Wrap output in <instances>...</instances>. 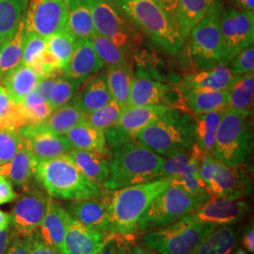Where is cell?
Wrapping results in <instances>:
<instances>
[{
	"mask_svg": "<svg viewBox=\"0 0 254 254\" xmlns=\"http://www.w3.org/2000/svg\"><path fill=\"white\" fill-rule=\"evenodd\" d=\"M35 178L54 200H108V190L87 177L66 154L37 162Z\"/></svg>",
	"mask_w": 254,
	"mask_h": 254,
	"instance_id": "1",
	"label": "cell"
},
{
	"mask_svg": "<svg viewBox=\"0 0 254 254\" xmlns=\"http://www.w3.org/2000/svg\"><path fill=\"white\" fill-rule=\"evenodd\" d=\"M109 176L103 186L108 190L161 178L164 156L155 154L135 137L110 150Z\"/></svg>",
	"mask_w": 254,
	"mask_h": 254,
	"instance_id": "2",
	"label": "cell"
},
{
	"mask_svg": "<svg viewBox=\"0 0 254 254\" xmlns=\"http://www.w3.org/2000/svg\"><path fill=\"white\" fill-rule=\"evenodd\" d=\"M153 44L168 54H178L185 44L176 21L156 0H114Z\"/></svg>",
	"mask_w": 254,
	"mask_h": 254,
	"instance_id": "3",
	"label": "cell"
},
{
	"mask_svg": "<svg viewBox=\"0 0 254 254\" xmlns=\"http://www.w3.org/2000/svg\"><path fill=\"white\" fill-rule=\"evenodd\" d=\"M171 183L170 178H160L112 190L109 201L113 235L121 239H129L138 234L139 218L151 201Z\"/></svg>",
	"mask_w": 254,
	"mask_h": 254,
	"instance_id": "4",
	"label": "cell"
},
{
	"mask_svg": "<svg viewBox=\"0 0 254 254\" xmlns=\"http://www.w3.org/2000/svg\"><path fill=\"white\" fill-rule=\"evenodd\" d=\"M141 144L161 156L190 152L194 141L193 115L169 108L163 114L134 135Z\"/></svg>",
	"mask_w": 254,
	"mask_h": 254,
	"instance_id": "5",
	"label": "cell"
},
{
	"mask_svg": "<svg viewBox=\"0 0 254 254\" xmlns=\"http://www.w3.org/2000/svg\"><path fill=\"white\" fill-rule=\"evenodd\" d=\"M254 150L252 111L226 109L219 122L212 154L232 168L244 167Z\"/></svg>",
	"mask_w": 254,
	"mask_h": 254,
	"instance_id": "6",
	"label": "cell"
},
{
	"mask_svg": "<svg viewBox=\"0 0 254 254\" xmlns=\"http://www.w3.org/2000/svg\"><path fill=\"white\" fill-rule=\"evenodd\" d=\"M216 227L187 215L165 227L144 233L139 245L157 254H195L200 242Z\"/></svg>",
	"mask_w": 254,
	"mask_h": 254,
	"instance_id": "7",
	"label": "cell"
},
{
	"mask_svg": "<svg viewBox=\"0 0 254 254\" xmlns=\"http://www.w3.org/2000/svg\"><path fill=\"white\" fill-rule=\"evenodd\" d=\"M95 32L106 37L131 58L142 45L144 34L127 17L114 0H88Z\"/></svg>",
	"mask_w": 254,
	"mask_h": 254,
	"instance_id": "8",
	"label": "cell"
},
{
	"mask_svg": "<svg viewBox=\"0 0 254 254\" xmlns=\"http://www.w3.org/2000/svg\"><path fill=\"white\" fill-rule=\"evenodd\" d=\"M207 200L191 195L181 186L171 185L151 201L137 222L138 233L165 227L194 212Z\"/></svg>",
	"mask_w": 254,
	"mask_h": 254,
	"instance_id": "9",
	"label": "cell"
},
{
	"mask_svg": "<svg viewBox=\"0 0 254 254\" xmlns=\"http://www.w3.org/2000/svg\"><path fill=\"white\" fill-rule=\"evenodd\" d=\"M200 176L212 199L241 200L253 189L252 178L244 167H229L204 152L200 156Z\"/></svg>",
	"mask_w": 254,
	"mask_h": 254,
	"instance_id": "10",
	"label": "cell"
},
{
	"mask_svg": "<svg viewBox=\"0 0 254 254\" xmlns=\"http://www.w3.org/2000/svg\"><path fill=\"white\" fill-rule=\"evenodd\" d=\"M221 7L218 2L206 16L192 29L190 40L192 61L199 70L222 64V43L219 29Z\"/></svg>",
	"mask_w": 254,
	"mask_h": 254,
	"instance_id": "11",
	"label": "cell"
},
{
	"mask_svg": "<svg viewBox=\"0 0 254 254\" xmlns=\"http://www.w3.org/2000/svg\"><path fill=\"white\" fill-rule=\"evenodd\" d=\"M219 29L222 64L228 65L239 52L254 46V12L228 8L220 13Z\"/></svg>",
	"mask_w": 254,
	"mask_h": 254,
	"instance_id": "12",
	"label": "cell"
},
{
	"mask_svg": "<svg viewBox=\"0 0 254 254\" xmlns=\"http://www.w3.org/2000/svg\"><path fill=\"white\" fill-rule=\"evenodd\" d=\"M25 25L28 34L48 39L67 28V5L63 0H29Z\"/></svg>",
	"mask_w": 254,
	"mask_h": 254,
	"instance_id": "13",
	"label": "cell"
},
{
	"mask_svg": "<svg viewBox=\"0 0 254 254\" xmlns=\"http://www.w3.org/2000/svg\"><path fill=\"white\" fill-rule=\"evenodd\" d=\"M17 132L23 146L35 157L37 162L63 156L73 149L66 136L43 126H28Z\"/></svg>",
	"mask_w": 254,
	"mask_h": 254,
	"instance_id": "14",
	"label": "cell"
},
{
	"mask_svg": "<svg viewBox=\"0 0 254 254\" xmlns=\"http://www.w3.org/2000/svg\"><path fill=\"white\" fill-rule=\"evenodd\" d=\"M48 198V195L39 190L27 191L16 198L15 204L9 213L10 226L16 235L30 236L36 232L46 215Z\"/></svg>",
	"mask_w": 254,
	"mask_h": 254,
	"instance_id": "15",
	"label": "cell"
},
{
	"mask_svg": "<svg viewBox=\"0 0 254 254\" xmlns=\"http://www.w3.org/2000/svg\"><path fill=\"white\" fill-rule=\"evenodd\" d=\"M249 204L243 200L211 199L188 216L197 221L219 225H234L250 213Z\"/></svg>",
	"mask_w": 254,
	"mask_h": 254,
	"instance_id": "16",
	"label": "cell"
},
{
	"mask_svg": "<svg viewBox=\"0 0 254 254\" xmlns=\"http://www.w3.org/2000/svg\"><path fill=\"white\" fill-rule=\"evenodd\" d=\"M68 214L86 227L108 237L113 235L109 201L102 199L71 200L66 207Z\"/></svg>",
	"mask_w": 254,
	"mask_h": 254,
	"instance_id": "17",
	"label": "cell"
},
{
	"mask_svg": "<svg viewBox=\"0 0 254 254\" xmlns=\"http://www.w3.org/2000/svg\"><path fill=\"white\" fill-rule=\"evenodd\" d=\"M108 238L70 216L64 238V254H98Z\"/></svg>",
	"mask_w": 254,
	"mask_h": 254,
	"instance_id": "18",
	"label": "cell"
},
{
	"mask_svg": "<svg viewBox=\"0 0 254 254\" xmlns=\"http://www.w3.org/2000/svg\"><path fill=\"white\" fill-rule=\"evenodd\" d=\"M105 64L96 54L90 39H76L73 54L64 69V74L84 81L98 73Z\"/></svg>",
	"mask_w": 254,
	"mask_h": 254,
	"instance_id": "19",
	"label": "cell"
},
{
	"mask_svg": "<svg viewBox=\"0 0 254 254\" xmlns=\"http://www.w3.org/2000/svg\"><path fill=\"white\" fill-rule=\"evenodd\" d=\"M70 215L54 199L48 198L46 215L40 225L39 235L61 254L64 253V238Z\"/></svg>",
	"mask_w": 254,
	"mask_h": 254,
	"instance_id": "20",
	"label": "cell"
},
{
	"mask_svg": "<svg viewBox=\"0 0 254 254\" xmlns=\"http://www.w3.org/2000/svg\"><path fill=\"white\" fill-rule=\"evenodd\" d=\"M179 89L183 94L186 109L193 115L227 109L228 91L181 87Z\"/></svg>",
	"mask_w": 254,
	"mask_h": 254,
	"instance_id": "21",
	"label": "cell"
},
{
	"mask_svg": "<svg viewBox=\"0 0 254 254\" xmlns=\"http://www.w3.org/2000/svg\"><path fill=\"white\" fill-rule=\"evenodd\" d=\"M228 65L218 64L208 69L187 74L182 79L181 88H197L213 91H228L236 79Z\"/></svg>",
	"mask_w": 254,
	"mask_h": 254,
	"instance_id": "22",
	"label": "cell"
},
{
	"mask_svg": "<svg viewBox=\"0 0 254 254\" xmlns=\"http://www.w3.org/2000/svg\"><path fill=\"white\" fill-rule=\"evenodd\" d=\"M64 136L67 137L73 149L102 154L109 159L111 156L105 131L92 127L85 120L71 128Z\"/></svg>",
	"mask_w": 254,
	"mask_h": 254,
	"instance_id": "23",
	"label": "cell"
},
{
	"mask_svg": "<svg viewBox=\"0 0 254 254\" xmlns=\"http://www.w3.org/2000/svg\"><path fill=\"white\" fill-rule=\"evenodd\" d=\"M218 0H178L175 21L182 38L186 42L196 27Z\"/></svg>",
	"mask_w": 254,
	"mask_h": 254,
	"instance_id": "24",
	"label": "cell"
},
{
	"mask_svg": "<svg viewBox=\"0 0 254 254\" xmlns=\"http://www.w3.org/2000/svg\"><path fill=\"white\" fill-rule=\"evenodd\" d=\"M171 87L167 83L156 81L149 77L135 76L130 90L128 107L162 105L164 97Z\"/></svg>",
	"mask_w": 254,
	"mask_h": 254,
	"instance_id": "25",
	"label": "cell"
},
{
	"mask_svg": "<svg viewBox=\"0 0 254 254\" xmlns=\"http://www.w3.org/2000/svg\"><path fill=\"white\" fill-rule=\"evenodd\" d=\"M169 107L164 105L127 107L124 109L116 128L129 136L134 135L159 118Z\"/></svg>",
	"mask_w": 254,
	"mask_h": 254,
	"instance_id": "26",
	"label": "cell"
},
{
	"mask_svg": "<svg viewBox=\"0 0 254 254\" xmlns=\"http://www.w3.org/2000/svg\"><path fill=\"white\" fill-rule=\"evenodd\" d=\"M112 101L107 74L102 73L88 82L73 99L74 104L87 115Z\"/></svg>",
	"mask_w": 254,
	"mask_h": 254,
	"instance_id": "27",
	"label": "cell"
},
{
	"mask_svg": "<svg viewBox=\"0 0 254 254\" xmlns=\"http://www.w3.org/2000/svg\"><path fill=\"white\" fill-rule=\"evenodd\" d=\"M36 165L35 157L27 148L22 146L9 162L0 166V174L5 176L12 185L26 188L35 177Z\"/></svg>",
	"mask_w": 254,
	"mask_h": 254,
	"instance_id": "28",
	"label": "cell"
},
{
	"mask_svg": "<svg viewBox=\"0 0 254 254\" xmlns=\"http://www.w3.org/2000/svg\"><path fill=\"white\" fill-rule=\"evenodd\" d=\"M91 180L104 186L109 176V159L102 154L73 149L66 154Z\"/></svg>",
	"mask_w": 254,
	"mask_h": 254,
	"instance_id": "29",
	"label": "cell"
},
{
	"mask_svg": "<svg viewBox=\"0 0 254 254\" xmlns=\"http://www.w3.org/2000/svg\"><path fill=\"white\" fill-rule=\"evenodd\" d=\"M26 41L27 28L24 18L19 24L14 35L0 48V82L22 64Z\"/></svg>",
	"mask_w": 254,
	"mask_h": 254,
	"instance_id": "30",
	"label": "cell"
},
{
	"mask_svg": "<svg viewBox=\"0 0 254 254\" xmlns=\"http://www.w3.org/2000/svg\"><path fill=\"white\" fill-rule=\"evenodd\" d=\"M67 28L75 39H91L96 33L88 0H70L67 5Z\"/></svg>",
	"mask_w": 254,
	"mask_h": 254,
	"instance_id": "31",
	"label": "cell"
},
{
	"mask_svg": "<svg viewBox=\"0 0 254 254\" xmlns=\"http://www.w3.org/2000/svg\"><path fill=\"white\" fill-rule=\"evenodd\" d=\"M225 110L193 115L195 145L204 153L212 154L219 122Z\"/></svg>",
	"mask_w": 254,
	"mask_h": 254,
	"instance_id": "32",
	"label": "cell"
},
{
	"mask_svg": "<svg viewBox=\"0 0 254 254\" xmlns=\"http://www.w3.org/2000/svg\"><path fill=\"white\" fill-rule=\"evenodd\" d=\"M202 151L197 146L193 145L191 151V158L185 171L177 177L172 179V182L181 186L185 190L196 197L209 200L212 199L205 185L200 176V156Z\"/></svg>",
	"mask_w": 254,
	"mask_h": 254,
	"instance_id": "33",
	"label": "cell"
},
{
	"mask_svg": "<svg viewBox=\"0 0 254 254\" xmlns=\"http://www.w3.org/2000/svg\"><path fill=\"white\" fill-rule=\"evenodd\" d=\"M106 74L112 100L127 109L132 82L135 78L132 63L109 66Z\"/></svg>",
	"mask_w": 254,
	"mask_h": 254,
	"instance_id": "34",
	"label": "cell"
},
{
	"mask_svg": "<svg viewBox=\"0 0 254 254\" xmlns=\"http://www.w3.org/2000/svg\"><path fill=\"white\" fill-rule=\"evenodd\" d=\"M40 77L29 66L20 65L1 81L11 100L20 103L23 98L34 91Z\"/></svg>",
	"mask_w": 254,
	"mask_h": 254,
	"instance_id": "35",
	"label": "cell"
},
{
	"mask_svg": "<svg viewBox=\"0 0 254 254\" xmlns=\"http://www.w3.org/2000/svg\"><path fill=\"white\" fill-rule=\"evenodd\" d=\"M237 240L233 225H219L200 242L195 254H231L236 249Z\"/></svg>",
	"mask_w": 254,
	"mask_h": 254,
	"instance_id": "36",
	"label": "cell"
},
{
	"mask_svg": "<svg viewBox=\"0 0 254 254\" xmlns=\"http://www.w3.org/2000/svg\"><path fill=\"white\" fill-rule=\"evenodd\" d=\"M29 0H0V43L3 45L14 35L25 18Z\"/></svg>",
	"mask_w": 254,
	"mask_h": 254,
	"instance_id": "37",
	"label": "cell"
},
{
	"mask_svg": "<svg viewBox=\"0 0 254 254\" xmlns=\"http://www.w3.org/2000/svg\"><path fill=\"white\" fill-rule=\"evenodd\" d=\"M227 109L236 111H252L254 97V73L236 75L228 90Z\"/></svg>",
	"mask_w": 254,
	"mask_h": 254,
	"instance_id": "38",
	"label": "cell"
},
{
	"mask_svg": "<svg viewBox=\"0 0 254 254\" xmlns=\"http://www.w3.org/2000/svg\"><path fill=\"white\" fill-rule=\"evenodd\" d=\"M86 119V114L74 102L68 103L54 109L46 122L41 126L60 135H65L71 128Z\"/></svg>",
	"mask_w": 254,
	"mask_h": 254,
	"instance_id": "39",
	"label": "cell"
},
{
	"mask_svg": "<svg viewBox=\"0 0 254 254\" xmlns=\"http://www.w3.org/2000/svg\"><path fill=\"white\" fill-rule=\"evenodd\" d=\"M27 126V118L21 104L11 100L0 83V129L18 131Z\"/></svg>",
	"mask_w": 254,
	"mask_h": 254,
	"instance_id": "40",
	"label": "cell"
},
{
	"mask_svg": "<svg viewBox=\"0 0 254 254\" xmlns=\"http://www.w3.org/2000/svg\"><path fill=\"white\" fill-rule=\"evenodd\" d=\"M90 40L96 54L108 67L131 63L132 58L108 38L95 33Z\"/></svg>",
	"mask_w": 254,
	"mask_h": 254,
	"instance_id": "41",
	"label": "cell"
},
{
	"mask_svg": "<svg viewBox=\"0 0 254 254\" xmlns=\"http://www.w3.org/2000/svg\"><path fill=\"white\" fill-rule=\"evenodd\" d=\"M20 104L26 115L28 126H41L53 111L49 103L35 91L26 95Z\"/></svg>",
	"mask_w": 254,
	"mask_h": 254,
	"instance_id": "42",
	"label": "cell"
},
{
	"mask_svg": "<svg viewBox=\"0 0 254 254\" xmlns=\"http://www.w3.org/2000/svg\"><path fill=\"white\" fill-rule=\"evenodd\" d=\"M75 40L76 39L70 33L68 28L46 39V49L58 60L61 68L64 71L73 54Z\"/></svg>",
	"mask_w": 254,
	"mask_h": 254,
	"instance_id": "43",
	"label": "cell"
},
{
	"mask_svg": "<svg viewBox=\"0 0 254 254\" xmlns=\"http://www.w3.org/2000/svg\"><path fill=\"white\" fill-rule=\"evenodd\" d=\"M82 83V80L74 79L65 74L59 76L56 79L49 99L47 101L52 109L54 110L63 107L73 100Z\"/></svg>",
	"mask_w": 254,
	"mask_h": 254,
	"instance_id": "44",
	"label": "cell"
},
{
	"mask_svg": "<svg viewBox=\"0 0 254 254\" xmlns=\"http://www.w3.org/2000/svg\"><path fill=\"white\" fill-rule=\"evenodd\" d=\"M124 109L123 106L116 101L112 100L101 109L87 114L85 121L97 129L106 131L118 124Z\"/></svg>",
	"mask_w": 254,
	"mask_h": 254,
	"instance_id": "45",
	"label": "cell"
},
{
	"mask_svg": "<svg viewBox=\"0 0 254 254\" xmlns=\"http://www.w3.org/2000/svg\"><path fill=\"white\" fill-rule=\"evenodd\" d=\"M22 146L23 142L17 131L0 129V166L9 162Z\"/></svg>",
	"mask_w": 254,
	"mask_h": 254,
	"instance_id": "46",
	"label": "cell"
},
{
	"mask_svg": "<svg viewBox=\"0 0 254 254\" xmlns=\"http://www.w3.org/2000/svg\"><path fill=\"white\" fill-rule=\"evenodd\" d=\"M191 151L176 153L164 157L161 166V178L173 179L179 176L190 160Z\"/></svg>",
	"mask_w": 254,
	"mask_h": 254,
	"instance_id": "47",
	"label": "cell"
},
{
	"mask_svg": "<svg viewBox=\"0 0 254 254\" xmlns=\"http://www.w3.org/2000/svg\"><path fill=\"white\" fill-rule=\"evenodd\" d=\"M234 75H244L254 73V46H251L242 50L228 64Z\"/></svg>",
	"mask_w": 254,
	"mask_h": 254,
	"instance_id": "48",
	"label": "cell"
},
{
	"mask_svg": "<svg viewBox=\"0 0 254 254\" xmlns=\"http://www.w3.org/2000/svg\"><path fill=\"white\" fill-rule=\"evenodd\" d=\"M46 39L28 34L27 32V41L21 65L30 66L33 63H35L39 59H41L42 55L46 51Z\"/></svg>",
	"mask_w": 254,
	"mask_h": 254,
	"instance_id": "49",
	"label": "cell"
},
{
	"mask_svg": "<svg viewBox=\"0 0 254 254\" xmlns=\"http://www.w3.org/2000/svg\"><path fill=\"white\" fill-rule=\"evenodd\" d=\"M28 254H61L54 248L46 243L39 233H33L30 237Z\"/></svg>",
	"mask_w": 254,
	"mask_h": 254,
	"instance_id": "50",
	"label": "cell"
},
{
	"mask_svg": "<svg viewBox=\"0 0 254 254\" xmlns=\"http://www.w3.org/2000/svg\"><path fill=\"white\" fill-rule=\"evenodd\" d=\"M30 236H23L16 235L10 242L5 254H28Z\"/></svg>",
	"mask_w": 254,
	"mask_h": 254,
	"instance_id": "51",
	"label": "cell"
},
{
	"mask_svg": "<svg viewBox=\"0 0 254 254\" xmlns=\"http://www.w3.org/2000/svg\"><path fill=\"white\" fill-rule=\"evenodd\" d=\"M17 195L12 184L5 176L0 174V205L7 204L16 200Z\"/></svg>",
	"mask_w": 254,
	"mask_h": 254,
	"instance_id": "52",
	"label": "cell"
},
{
	"mask_svg": "<svg viewBox=\"0 0 254 254\" xmlns=\"http://www.w3.org/2000/svg\"><path fill=\"white\" fill-rule=\"evenodd\" d=\"M58 77H59L58 75L52 74V75H47V76L40 78L36 84L34 91H36L38 94H40L45 100L48 101L50 93L52 91V88H53L56 79Z\"/></svg>",
	"mask_w": 254,
	"mask_h": 254,
	"instance_id": "53",
	"label": "cell"
},
{
	"mask_svg": "<svg viewBox=\"0 0 254 254\" xmlns=\"http://www.w3.org/2000/svg\"><path fill=\"white\" fill-rule=\"evenodd\" d=\"M16 236L15 231L10 226L9 229L0 232V254H5L10 242Z\"/></svg>",
	"mask_w": 254,
	"mask_h": 254,
	"instance_id": "54",
	"label": "cell"
},
{
	"mask_svg": "<svg viewBox=\"0 0 254 254\" xmlns=\"http://www.w3.org/2000/svg\"><path fill=\"white\" fill-rule=\"evenodd\" d=\"M242 244L246 251L250 254H254V223L249 225L244 232Z\"/></svg>",
	"mask_w": 254,
	"mask_h": 254,
	"instance_id": "55",
	"label": "cell"
},
{
	"mask_svg": "<svg viewBox=\"0 0 254 254\" xmlns=\"http://www.w3.org/2000/svg\"><path fill=\"white\" fill-rule=\"evenodd\" d=\"M119 238L116 236H110L103 246L100 253L98 254H117L118 251Z\"/></svg>",
	"mask_w": 254,
	"mask_h": 254,
	"instance_id": "56",
	"label": "cell"
},
{
	"mask_svg": "<svg viewBox=\"0 0 254 254\" xmlns=\"http://www.w3.org/2000/svg\"><path fill=\"white\" fill-rule=\"evenodd\" d=\"M234 8L248 12H254V0H229Z\"/></svg>",
	"mask_w": 254,
	"mask_h": 254,
	"instance_id": "57",
	"label": "cell"
},
{
	"mask_svg": "<svg viewBox=\"0 0 254 254\" xmlns=\"http://www.w3.org/2000/svg\"><path fill=\"white\" fill-rule=\"evenodd\" d=\"M169 14L171 17L175 20L176 9H177V2L178 0H156Z\"/></svg>",
	"mask_w": 254,
	"mask_h": 254,
	"instance_id": "58",
	"label": "cell"
},
{
	"mask_svg": "<svg viewBox=\"0 0 254 254\" xmlns=\"http://www.w3.org/2000/svg\"><path fill=\"white\" fill-rule=\"evenodd\" d=\"M11 218L9 213L0 210V232L5 231L10 227Z\"/></svg>",
	"mask_w": 254,
	"mask_h": 254,
	"instance_id": "59",
	"label": "cell"
},
{
	"mask_svg": "<svg viewBox=\"0 0 254 254\" xmlns=\"http://www.w3.org/2000/svg\"><path fill=\"white\" fill-rule=\"evenodd\" d=\"M130 254H157L153 251L146 249L144 247L140 245L131 246V250H130Z\"/></svg>",
	"mask_w": 254,
	"mask_h": 254,
	"instance_id": "60",
	"label": "cell"
},
{
	"mask_svg": "<svg viewBox=\"0 0 254 254\" xmlns=\"http://www.w3.org/2000/svg\"><path fill=\"white\" fill-rule=\"evenodd\" d=\"M129 250H130V245H127V244H125V243L123 242V240L119 238L118 251H117V254H129Z\"/></svg>",
	"mask_w": 254,
	"mask_h": 254,
	"instance_id": "61",
	"label": "cell"
},
{
	"mask_svg": "<svg viewBox=\"0 0 254 254\" xmlns=\"http://www.w3.org/2000/svg\"><path fill=\"white\" fill-rule=\"evenodd\" d=\"M231 254H247V252L244 251V250H242V249H238V250H236V252H233Z\"/></svg>",
	"mask_w": 254,
	"mask_h": 254,
	"instance_id": "62",
	"label": "cell"
},
{
	"mask_svg": "<svg viewBox=\"0 0 254 254\" xmlns=\"http://www.w3.org/2000/svg\"><path fill=\"white\" fill-rule=\"evenodd\" d=\"M63 1H64V3H65L66 5H68V3L70 2V0H63Z\"/></svg>",
	"mask_w": 254,
	"mask_h": 254,
	"instance_id": "63",
	"label": "cell"
},
{
	"mask_svg": "<svg viewBox=\"0 0 254 254\" xmlns=\"http://www.w3.org/2000/svg\"><path fill=\"white\" fill-rule=\"evenodd\" d=\"M1 46H2V44H1V43H0V48H1Z\"/></svg>",
	"mask_w": 254,
	"mask_h": 254,
	"instance_id": "64",
	"label": "cell"
}]
</instances>
